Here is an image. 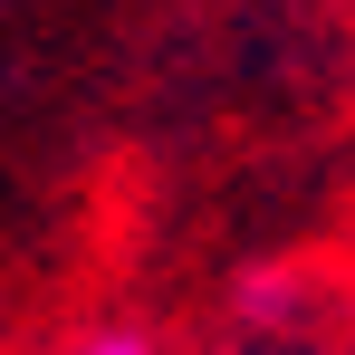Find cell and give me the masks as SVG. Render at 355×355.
<instances>
[{
    "instance_id": "6da1fadb",
    "label": "cell",
    "mask_w": 355,
    "mask_h": 355,
    "mask_svg": "<svg viewBox=\"0 0 355 355\" xmlns=\"http://www.w3.org/2000/svg\"><path fill=\"white\" fill-rule=\"evenodd\" d=\"M58 355H164L144 327H87V336H67Z\"/></svg>"
}]
</instances>
